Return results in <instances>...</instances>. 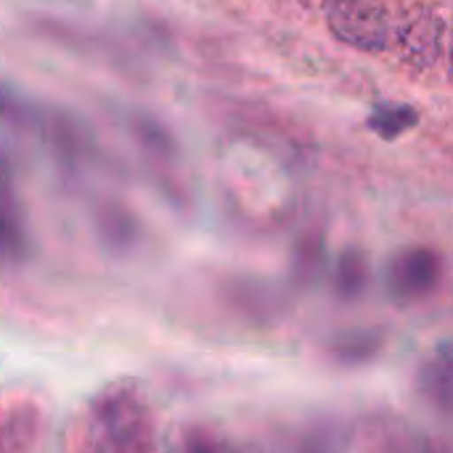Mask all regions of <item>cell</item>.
<instances>
[{
  "instance_id": "3957f363",
  "label": "cell",
  "mask_w": 453,
  "mask_h": 453,
  "mask_svg": "<svg viewBox=\"0 0 453 453\" xmlns=\"http://www.w3.org/2000/svg\"><path fill=\"white\" fill-rule=\"evenodd\" d=\"M122 127L133 141L138 162L154 188L173 207H188L191 191L186 183V162L178 135L170 130V125L146 106H127L122 109Z\"/></svg>"
},
{
  "instance_id": "7a4b0ae2",
  "label": "cell",
  "mask_w": 453,
  "mask_h": 453,
  "mask_svg": "<svg viewBox=\"0 0 453 453\" xmlns=\"http://www.w3.org/2000/svg\"><path fill=\"white\" fill-rule=\"evenodd\" d=\"M24 27L29 35L37 40L61 48L72 56L101 61L117 72L125 74H138L143 66V53L141 45H135V37L122 35L111 27H101L96 21L74 19V16H61L53 11H32L24 16Z\"/></svg>"
},
{
  "instance_id": "6da1fadb",
  "label": "cell",
  "mask_w": 453,
  "mask_h": 453,
  "mask_svg": "<svg viewBox=\"0 0 453 453\" xmlns=\"http://www.w3.org/2000/svg\"><path fill=\"white\" fill-rule=\"evenodd\" d=\"M0 125L8 130L35 138L53 157L56 167L66 173H77L96 154V135L88 125L53 104L37 101L21 88L11 85L0 77Z\"/></svg>"
},
{
  "instance_id": "ba28073f",
  "label": "cell",
  "mask_w": 453,
  "mask_h": 453,
  "mask_svg": "<svg viewBox=\"0 0 453 453\" xmlns=\"http://www.w3.org/2000/svg\"><path fill=\"white\" fill-rule=\"evenodd\" d=\"M417 119H419L417 117V109L411 104H380L369 114L366 125L380 138L393 141V138H401L403 133H409L417 125Z\"/></svg>"
},
{
  "instance_id": "277c9868",
  "label": "cell",
  "mask_w": 453,
  "mask_h": 453,
  "mask_svg": "<svg viewBox=\"0 0 453 453\" xmlns=\"http://www.w3.org/2000/svg\"><path fill=\"white\" fill-rule=\"evenodd\" d=\"M334 35L356 48L380 50L393 40V8L385 0H324Z\"/></svg>"
},
{
  "instance_id": "5b68a950",
  "label": "cell",
  "mask_w": 453,
  "mask_h": 453,
  "mask_svg": "<svg viewBox=\"0 0 453 453\" xmlns=\"http://www.w3.org/2000/svg\"><path fill=\"white\" fill-rule=\"evenodd\" d=\"M443 255L427 244L398 250L388 263V287L401 300H422L433 295L443 279Z\"/></svg>"
},
{
  "instance_id": "9c48e42d",
  "label": "cell",
  "mask_w": 453,
  "mask_h": 453,
  "mask_svg": "<svg viewBox=\"0 0 453 453\" xmlns=\"http://www.w3.org/2000/svg\"><path fill=\"white\" fill-rule=\"evenodd\" d=\"M369 284V260L361 250H345L334 265V289L340 297H358Z\"/></svg>"
},
{
  "instance_id": "52a82bcc",
  "label": "cell",
  "mask_w": 453,
  "mask_h": 453,
  "mask_svg": "<svg viewBox=\"0 0 453 453\" xmlns=\"http://www.w3.org/2000/svg\"><path fill=\"white\" fill-rule=\"evenodd\" d=\"M93 220L98 239L111 252H130L141 242V220L138 215L117 196H101L93 204Z\"/></svg>"
},
{
  "instance_id": "8992f818",
  "label": "cell",
  "mask_w": 453,
  "mask_h": 453,
  "mask_svg": "<svg viewBox=\"0 0 453 453\" xmlns=\"http://www.w3.org/2000/svg\"><path fill=\"white\" fill-rule=\"evenodd\" d=\"M29 255V226L13 162L0 143V263L16 265Z\"/></svg>"
}]
</instances>
